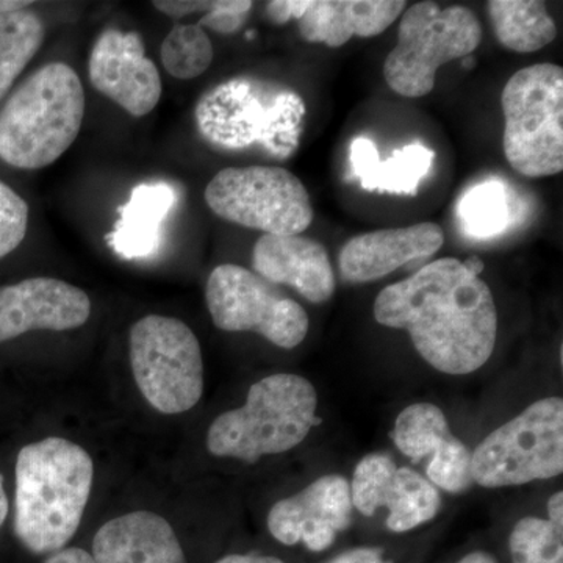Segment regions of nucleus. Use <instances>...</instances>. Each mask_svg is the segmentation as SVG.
<instances>
[{
	"instance_id": "obj_1",
	"label": "nucleus",
	"mask_w": 563,
	"mask_h": 563,
	"mask_svg": "<svg viewBox=\"0 0 563 563\" xmlns=\"http://www.w3.org/2000/svg\"><path fill=\"white\" fill-rule=\"evenodd\" d=\"M374 318L385 328L409 332L418 354L437 372L453 376L483 368L498 336L490 288L454 257L439 258L384 288Z\"/></svg>"
},
{
	"instance_id": "obj_16",
	"label": "nucleus",
	"mask_w": 563,
	"mask_h": 563,
	"mask_svg": "<svg viewBox=\"0 0 563 563\" xmlns=\"http://www.w3.org/2000/svg\"><path fill=\"white\" fill-rule=\"evenodd\" d=\"M90 317V296L65 280L32 277L0 287V343L33 331H70Z\"/></svg>"
},
{
	"instance_id": "obj_37",
	"label": "nucleus",
	"mask_w": 563,
	"mask_h": 563,
	"mask_svg": "<svg viewBox=\"0 0 563 563\" xmlns=\"http://www.w3.org/2000/svg\"><path fill=\"white\" fill-rule=\"evenodd\" d=\"M462 263L468 272L476 274V276L481 277V273L484 272V262L481 261L477 255H472V257L466 258V261H463Z\"/></svg>"
},
{
	"instance_id": "obj_5",
	"label": "nucleus",
	"mask_w": 563,
	"mask_h": 563,
	"mask_svg": "<svg viewBox=\"0 0 563 563\" xmlns=\"http://www.w3.org/2000/svg\"><path fill=\"white\" fill-rule=\"evenodd\" d=\"M302 102L295 92L262 80L232 79L203 92L195 117L202 139L218 150L262 146L269 154H290L298 143Z\"/></svg>"
},
{
	"instance_id": "obj_38",
	"label": "nucleus",
	"mask_w": 563,
	"mask_h": 563,
	"mask_svg": "<svg viewBox=\"0 0 563 563\" xmlns=\"http://www.w3.org/2000/svg\"><path fill=\"white\" fill-rule=\"evenodd\" d=\"M473 65L474 58L472 57V55H470V57L463 58V66H465V68H472Z\"/></svg>"
},
{
	"instance_id": "obj_27",
	"label": "nucleus",
	"mask_w": 563,
	"mask_h": 563,
	"mask_svg": "<svg viewBox=\"0 0 563 563\" xmlns=\"http://www.w3.org/2000/svg\"><path fill=\"white\" fill-rule=\"evenodd\" d=\"M514 563H563V529L539 517L515 525L509 539Z\"/></svg>"
},
{
	"instance_id": "obj_6",
	"label": "nucleus",
	"mask_w": 563,
	"mask_h": 563,
	"mask_svg": "<svg viewBox=\"0 0 563 563\" xmlns=\"http://www.w3.org/2000/svg\"><path fill=\"white\" fill-rule=\"evenodd\" d=\"M503 147L521 176L563 172V69L551 63L517 70L504 87Z\"/></svg>"
},
{
	"instance_id": "obj_34",
	"label": "nucleus",
	"mask_w": 563,
	"mask_h": 563,
	"mask_svg": "<svg viewBox=\"0 0 563 563\" xmlns=\"http://www.w3.org/2000/svg\"><path fill=\"white\" fill-rule=\"evenodd\" d=\"M31 5H33L31 0H0V16L20 13V11L29 10Z\"/></svg>"
},
{
	"instance_id": "obj_33",
	"label": "nucleus",
	"mask_w": 563,
	"mask_h": 563,
	"mask_svg": "<svg viewBox=\"0 0 563 563\" xmlns=\"http://www.w3.org/2000/svg\"><path fill=\"white\" fill-rule=\"evenodd\" d=\"M217 563H285L277 558H269V555H257V554H232L225 555L221 561Z\"/></svg>"
},
{
	"instance_id": "obj_15",
	"label": "nucleus",
	"mask_w": 563,
	"mask_h": 563,
	"mask_svg": "<svg viewBox=\"0 0 563 563\" xmlns=\"http://www.w3.org/2000/svg\"><path fill=\"white\" fill-rule=\"evenodd\" d=\"M352 509L350 481L328 474L274 504L268 529L277 542L288 547L302 543L318 553L332 547L336 536L350 528Z\"/></svg>"
},
{
	"instance_id": "obj_17",
	"label": "nucleus",
	"mask_w": 563,
	"mask_h": 563,
	"mask_svg": "<svg viewBox=\"0 0 563 563\" xmlns=\"http://www.w3.org/2000/svg\"><path fill=\"white\" fill-rule=\"evenodd\" d=\"M443 243V229L435 222L362 233L343 244L340 274L350 284L379 280L407 263L432 257Z\"/></svg>"
},
{
	"instance_id": "obj_4",
	"label": "nucleus",
	"mask_w": 563,
	"mask_h": 563,
	"mask_svg": "<svg viewBox=\"0 0 563 563\" xmlns=\"http://www.w3.org/2000/svg\"><path fill=\"white\" fill-rule=\"evenodd\" d=\"M317 409V390L309 380L298 374H273L252 385L244 406L211 422L207 450L246 463L287 453L321 421Z\"/></svg>"
},
{
	"instance_id": "obj_14",
	"label": "nucleus",
	"mask_w": 563,
	"mask_h": 563,
	"mask_svg": "<svg viewBox=\"0 0 563 563\" xmlns=\"http://www.w3.org/2000/svg\"><path fill=\"white\" fill-rule=\"evenodd\" d=\"M404 0H273L266 14L274 24L296 21L309 43L340 47L352 36L373 38L406 10Z\"/></svg>"
},
{
	"instance_id": "obj_32",
	"label": "nucleus",
	"mask_w": 563,
	"mask_h": 563,
	"mask_svg": "<svg viewBox=\"0 0 563 563\" xmlns=\"http://www.w3.org/2000/svg\"><path fill=\"white\" fill-rule=\"evenodd\" d=\"M548 520L563 529V493L558 492L548 501Z\"/></svg>"
},
{
	"instance_id": "obj_36",
	"label": "nucleus",
	"mask_w": 563,
	"mask_h": 563,
	"mask_svg": "<svg viewBox=\"0 0 563 563\" xmlns=\"http://www.w3.org/2000/svg\"><path fill=\"white\" fill-rule=\"evenodd\" d=\"M457 563H498L496 559L493 558L492 554L484 553V551H476V553H472L465 555L461 562Z\"/></svg>"
},
{
	"instance_id": "obj_35",
	"label": "nucleus",
	"mask_w": 563,
	"mask_h": 563,
	"mask_svg": "<svg viewBox=\"0 0 563 563\" xmlns=\"http://www.w3.org/2000/svg\"><path fill=\"white\" fill-rule=\"evenodd\" d=\"M3 476L0 474V528L5 523L7 517H9L10 503L9 496H7L5 487H3Z\"/></svg>"
},
{
	"instance_id": "obj_7",
	"label": "nucleus",
	"mask_w": 563,
	"mask_h": 563,
	"mask_svg": "<svg viewBox=\"0 0 563 563\" xmlns=\"http://www.w3.org/2000/svg\"><path fill=\"white\" fill-rule=\"evenodd\" d=\"M481 41L483 25L466 7L415 3L404 10L398 43L384 63L385 81L404 98L428 96L435 87L437 70L470 57Z\"/></svg>"
},
{
	"instance_id": "obj_9",
	"label": "nucleus",
	"mask_w": 563,
	"mask_h": 563,
	"mask_svg": "<svg viewBox=\"0 0 563 563\" xmlns=\"http://www.w3.org/2000/svg\"><path fill=\"white\" fill-rule=\"evenodd\" d=\"M129 354L136 387L152 409L177 415L201 401V343L184 321L162 314L141 318L132 325Z\"/></svg>"
},
{
	"instance_id": "obj_3",
	"label": "nucleus",
	"mask_w": 563,
	"mask_h": 563,
	"mask_svg": "<svg viewBox=\"0 0 563 563\" xmlns=\"http://www.w3.org/2000/svg\"><path fill=\"white\" fill-rule=\"evenodd\" d=\"M85 107L84 85L69 65L36 69L0 107V161L22 172L57 162L79 136Z\"/></svg>"
},
{
	"instance_id": "obj_11",
	"label": "nucleus",
	"mask_w": 563,
	"mask_h": 563,
	"mask_svg": "<svg viewBox=\"0 0 563 563\" xmlns=\"http://www.w3.org/2000/svg\"><path fill=\"white\" fill-rule=\"evenodd\" d=\"M206 301L221 331L258 333L282 350L298 346L309 332L301 303L243 266H217L207 280Z\"/></svg>"
},
{
	"instance_id": "obj_19",
	"label": "nucleus",
	"mask_w": 563,
	"mask_h": 563,
	"mask_svg": "<svg viewBox=\"0 0 563 563\" xmlns=\"http://www.w3.org/2000/svg\"><path fill=\"white\" fill-rule=\"evenodd\" d=\"M96 563H187L173 526L150 510L121 515L92 540Z\"/></svg>"
},
{
	"instance_id": "obj_8",
	"label": "nucleus",
	"mask_w": 563,
	"mask_h": 563,
	"mask_svg": "<svg viewBox=\"0 0 563 563\" xmlns=\"http://www.w3.org/2000/svg\"><path fill=\"white\" fill-rule=\"evenodd\" d=\"M562 472L563 399L558 396L531 404L472 453L473 483L485 488L553 479Z\"/></svg>"
},
{
	"instance_id": "obj_10",
	"label": "nucleus",
	"mask_w": 563,
	"mask_h": 563,
	"mask_svg": "<svg viewBox=\"0 0 563 563\" xmlns=\"http://www.w3.org/2000/svg\"><path fill=\"white\" fill-rule=\"evenodd\" d=\"M203 198L221 220L265 235H301L313 221L309 191L298 176L279 166L222 169Z\"/></svg>"
},
{
	"instance_id": "obj_25",
	"label": "nucleus",
	"mask_w": 563,
	"mask_h": 563,
	"mask_svg": "<svg viewBox=\"0 0 563 563\" xmlns=\"http://www.w3.org/2000/svg\"><path fill=\"white\" fill-rule=\"evenodd\" d=\"M214 51L210 36L201 25L174 22L161 49L163 68L174 79L192 80L202 76L213 62Z\"/></svg>"
},
{
	"instance_id": "obj_20",
	"label": "nucleus",
	"mask_w": 563,
	"mask_h": 563,
	"mask_svg": "<svg viewBox=\"0 0 563 563\" xmlns=\"http://www.w3.org/2000/svg\"><path fill=\"white\" fill-rule=\"evenodd\" d=\"M177 202L176 190L166 181L136 185L131 199L120 207V220L107 243L122 258H141L161 246L162 225Z\"/></svg>"
},
{
	"instance_id": "obj_26",
	"label": "nucleus",
	"mask_w": 563,
	"mask_h": 563,
	"mask_svg": "<svg viewBox=\"0 0 563 563\" xmlns=\"http://www.w3.org/2000/svg\"><path fill=\"white\" fill-rule=\"evenodd\" d=\"M463 229L477 239H488L507 228L509 202L506 187L499 180L476 185L459 203Z\"/></svg>"
},
{
	"instance_id": "obj_24",
	"label": "nucleus",
	"mask_w": 563,
	"mask_h": 563,
	"mask_svg": "<svg viewBox=\"0 0 563 563\" xmlns=\"http://www.w3.org/2000/svg\"><path fill=\"white\" fill-rule=\"evenodd\" d=\"M455 437L440 407L429 402L413 404L396 418L393 440L396 448L413 462L442 453Z\"/></svg>"
},
{
	"instance_id": "obj_28",
	"label": "nucleus",
	"mask_w": 563,
	"mask_h": 563,
	"mask_svg": "<svg viewBox=\"0 0 563 563\" xmlns=\"http://www.w3.org/2000/svg\"><path fill=\"white\" fill-rule=\"evenodd\" d=\"M31 209L21 195L0 180V261L16 251L29 231Z\"/></svg>"
},
{
	"instance_id": "obj_12",
	"label": "nucleus",
	"mask_w": 563,
	"mask_h": 563,
	"mask_svg": "<svg viewBox=\"0 0 563 563\" xmlns=\"http://www.w3.org/2000/svg\"><path fill=\"white\" fill-rule=\"evenodd\" d=\"M350 485L352 506L365 517L388 509L391 532L412 531L431 521L442 507L437 487L413 470L396 465L387 454L363 457Z\"/></svg>"
},
{
	"instance_id": "obj_18",
	"label": "nucleus",
	"mask_w": 563,
	"mask_h": 563,
	"mask_svg": "<svg viewBox=\"0 0 563 563\" xmlns=\"http://www.w3.org/2000/svg\"><path fill=\"white\" fill-rule=\"evenodd\" d=\"M254 273L273 285H288L312 303L328 302L335 276L328 251L302 235H262L252 251Z\"/></svg>"
},
{
	"instance_id": "obj_13",
	"label": "nucleus",
	"mask_w": 563,
	"mask_h": 563,
	"mask_svg": "<svg viewBox=\"0 0 563 563\" xmlns=\"http://www.w3.org/2000/svg\"><path fill=\"white\" fill-rule=\"evenodd\" d=\"M88 77L96 91L135 118L150 114L162 99L161 73L139 32L103 31L92 46Z\"/></svg>"
},
{
	"instance_id": "obj_21",
	"label": "nucleus",
	"mask_w": 563,
	"mask_h": 563,
	"mask_svg": "<svg viewBox=\"0 0 563 563\" xmlns=\"http://www.w3.org/2000/svg\"><path fill=\"white\" fill-rule=\"evenodd\" d=\"M433 158V151L420 143L393 152L387 161H380L373 141L355 139L351 144L352 169L366 191L415 196L421 180L431 172Z\"/></svg>"
},
{
	"instance_id": "obj_30",
	"label": "nucleus",
	"mask_w": 563,
	"mask_h": 563,
	"mask_svg": "<svg viewBox=\"0 0 563 563\" xmlns=\"http://www.w3.org/2000/svg\"><path fill=\"white\" fill-rule=\"evenodd\" d=\"M331 563H390L377 548H358L333 559Z\"/></svg>"
},
{
	"instance_id": "obj_2",
	"label": "nucleus",
	"mask_w": 563,
	"mask_h": 563,
	"mask_svg": "<svg viewBox=\"0 0 563 563\" xmlns=\"http://www.w3.org/2000/svg\"><path fill=\"white\" fill-rule=\"evenodd\" d=\"M95 477L91 455L49 437L22 448L16 459L13 529L33 554L58 553L84 518Z\"/></svg>"
},
{
	"instance_id": "obj_22",
	"label": "nucleus",
	"mask_w": 563,
	"mask_h": 563,
	"mask_svg": "<svg viewBox=\"0 0 563 563\" xmlns=\"http://www.w3.org/2000/svg\"><path fill=\"white\" fill-rule=\"evenodd\" d=\"M493 31L506 49L532 54L553 43L558 27L539 0H490Z\"/></svg>"
},
{
	"instance_id": "obj_29",
	"label": "nucleus",
	"mask_w": 563,
	"mask_h": 563,
	"mask_svg": "<svg viewBox=\"0 0 563 563\" xmlns=\"http://www.w3.org/2000/svg\"><path fill=\"white\" fill-rule=\"evenodd\" d=\"M252 5L250 0H217L213 9L199 16L198 24L222 35L235 33L243 27Z\"/></svg>"
},
{
	"instance_id": "obj_23",
	"label": "nucleus",
	"mask_w": 563,
	"mask_h": 563,
	"mask_svg": "<svg viewBox=\"0 0 563 563\" xmlns=\"http://www.w3.org/2000/svg\"><path fill=\"white\" fill-rule=\"evenodd\" d=\"M46 27L32 10L0 16V102L7 99L14 81L38 54Z\"/></svg>"
},
{
	"instance_id": "obj_31",
	"label": "nucleus",
	"mask_w": 563,
	"mask_h": 563,
	"mask_svg": "<svg viewBox=\"0 0 563 563\" xmlns=\"http://www.w3.org/2000/svg\"><path fill=\"white\" fill-rule=\"evenodd\" d=\"M44 563H96L95 559L81 548H66L47 559Z\"/></svg>"
}]
</instances>
